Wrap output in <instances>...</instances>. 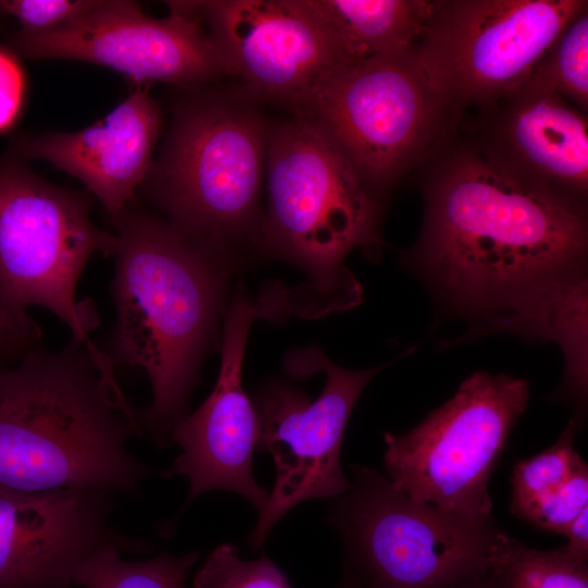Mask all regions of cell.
<instances>
[{
    "label": "cell",
    "mask_w": 588,
    "mask_h": 588,
    "mask_svg": "<svg viewBox=\"0 0 588 588\" xmlns=\"http://www.w3.org/2000/svg\"><path fill=\"white\" fill-rule=\"evenodd\" d=\"M452 132V131H451ZM451 132L421 163L424 222L408 260L473 335L553 341L587 357L583 199L523 170L483 137Z\"/></svg>",
    "instance_id": "6da1fadb"
},
{
    "label": "cell",
    "mask_w": 588,
    "mask_h": 588,
    "mask_svg": "<svg viewBox=\"0 0 588 588\" xmlns=\"http://www.w3.org/2000/svg\"><path fill=\"white\" fill-rule=\"evenodd\" d=\"M110 222L117 238L111 282L115 324L106 354L114 366L146 372L152 397L137 416L163 444L186 415L217 328L226 259L223 249L137 199Z\"/></svg>",
    "instance_id": "7a4b0ae2"
},
{
    "label": "cell",
    "mask_w": 588,
    "mask_h": 588,
    "mask_svg": "<svg viewBox=\"0 0 588 588\" xmlns=\"http://www.w3.org/2000/svg\"><path fill=\"white\" fill-rule=\"evenodd\" d=\"M135 411L70 338L0 366V485L22 491L90 489L136 495L151 470L126 449Z\"/></svg>",
    "instance_id": "3957f363"
},
{
    "label": "cell",
    "mask_w": 588,
    "mask_h": 588,
    "mask_svg": "<svg viewBox=\"0 0 588 588\" xmlns=\"http://www.w3.org/2000/svg\"><path fill=\"white\" fill-rule=\"evenodd\" d=\"M266 156L262 248L308 274L294 301L311 298V311L319 302L318 313L354 306L359 285L343 260L355 248L379 243L373 189L332 140L302 118L268 132Z\"/></svg>",
    "instance_id": "277c9868"
},
{
    "label": "cell",
    "mask_w": 588,
    "mask_h": 588,
    "mask_svg": "<svg viewBox=\"0 0 588 588\" xmlns=\"http://www.w3.org/2000/svg\"><path fill=\"white\" fill-rule=\"evenodd\" d=\"M24 161L15 154L0 158V291L21 313L40 306L56 315L118 389L114 365L90 336L98 324L93 303L76 298L88 260L113 256L115 235L93 222L87 191L52 184Z\"/></svg>",
    "instance_id": "5b68a950"
},
{
    "label": "cell",
    "mask_w": 588,
    "mask_h": 588,
    "mask_svg": "<svg viewBox=\"0 0 588 588\" xmlns=\"http://www.w3.org/2000/svg\"><path fill=\"white\" fill-rule=\"evenodd\" d=\"M353 475L328 520L364 588H449L490 569L504 531L492 516L466 518L419 502L365 466Z\"/></svg>",
    "instance_id": "8992f818"
},
{
    "label": "cell",
    "mask_w": 588,
    "mask_h": 588,
    "mask_svg": "<svg viewBox=\"0 0 588 588\" xmlns=\"http://www.w3.org/2000/svg\"><path fill=\"white\" fill-rule=\"evenodd\" d=\"M268 131L252 111L198 96L175 109L138 189L185 232L221 249L255 218Z\"/></svg>",
    "instance_id": "52a82bcc"
},
{
    "label": "cell",
    "mask_w": 588,
    "mask_h": 588,
    "mask_svg": "<svg viewBox=\"0 0 588 588\" xmlns=\"http://www.w3.org/2000/svg\"><path fill=\"white\" fill-rule=\"evenodd\" d=\"M297 109L371 189L422 163L454 126L412 50L340 62Z\"/></svg>",
    "instance_id": "ba28073f"
},
{
    "label": "cell",
    "mask_w": 588,
    "mask_h": 588,
    "mask_svg": "<svg viewBox=\"0 0 588 588\" xmlns=\"http://www.w3.org/2000/svg\"><path fill=\"white\" fill-rule=\"evenodd\" d=\"M583 0H441L413 48L424 77L454 124L466 109L489 112L527 79Z\"/></svg>",
    "instance_id": "9c48e42d"
},
{
    "label": "cell",
    "mask_w": 588,
    "mask_h": 588,
    "mask_svg": "<svg viewBox=\"0 0 588 588\" xmlns=\"http://www.w3.org/2000/svg\"><path fill=\"white\" fill-rule=\"evenodd\" d=\"M528 397L524 379L475 372L411 431L384 433L390 481L445 512L491 516L489 481Z\"/></svg>",
    "instance_id": "30bf717a"
},
{
    "label": "cell",
    "mask_w": 588,
    "mask_h": 588,
    "mask_svg": "<svg viewBox=\"0 0 588 588\" xmlns=\"http://www.w3.org/2000/svg\"><path fill=\"white\" fill-rule=\"evenodd\" d=\"M287 367L298 376L322 371L326 383L314 400L279 382L266 385L254 400L259 419L257 449L270 453L275 466L274 486L248 538L254 549L297 504L335 499L351 489L352 481L341 467L344 431L358 396L384 366L348 370L308 348L292 355Z\"/></svg>",
    "instance_id": "8fae6325"
},
{
    "label": "cell",
    "mask_w": 588,
    "mask_h": 588,
    "mask_svg": "<svg viewBox=\"0 0 588 588\" xmlns=\"http://www.w3.org/2000/svg\"><path fill=\"white\" fill-rule=\"evenodd\" d=\"M168 3L170 13L155 19L138 2L99 0L64 28L37 36L8 34V39L26 58L89 62L138 84L193 87L222 73L216 47L188 1Z\"/></svg>",
    "instance_id": "7c38bea8"
},
{
    "label": "cell",
    "mask_w": 588,
    "mask_h": 588,
    "mask_svg": "<svg viewBox=\"0 0 588 588\" xmlns=\"http://www.w3.org/2000/svg\"><path fill=\"white\" fill-rule=\"evenodd\" d=\"M207 24L223 72L249 93L296 108L333 66L347 60L307 0L188 1Z\"/></svg>",
    "instance_id": "4fadbf2b"
},
{
    "label": "cell",
    "mask_w": 588,
    "mask_h": 588,
    "mask_svg": "<svg viewBox=\"0 0 588 588\" xmlns=\"http://www.w3.org/2000/svg\"><path fill=\"white\" fill-rule=\"evenodd\" d=\"M272 294L253 302L238 292L226 310L221 365L216 385L201 405L172 429L181 454L172 471L188 478V501L204 492L226 490L246 498L258 512L268 494L253 475L259 439L255 405L242 384V362L250 324L275 311Z\"/></svg>",
    "instance_id": "5bb4252c"
},
{
    "label": "cell",
    "mask_w": 588,
    "mask_h": 588,
    "mask_svg": "<svg viewBox=\"0 0 588 588\" xmlns=\"http://www.w3.org/2000/svg\"><path fill=\"white\" fill-rule=\"evenodd\" d=\"M111 495L0 485V588H70L77 565L97 549L142 551L143 541L109 529Z\"/></svg>",
    "instance_id": "9a60e30c"
},
{
    "label": "cell",
    "mask_w": 588,
    "mask_h": 588,
    "mask_svg": "<svg viewBox=\"0 0 588 588\" xmlns=\"http://www.w3.org/2000/svg\"><path fill=\"white\" fill-rule=\"evenodd\" d=\"M162 124L159 105L138 84L103 119L76 132L15 139L13 154L42 159L78 179L110 219L137 199Z\"/></svg>",
    "instance_id": "2e32d148"
},
{
    "label": "cell",
    "mask_w": 588,
    "mask_h": 588,
    "mask_svg": "<svg viewBox=\"0 0 588 588\" xmlns=\"http://www.w3.org/2000/svg\"><path fill=\"white\" fill-rule=\"evenodd\" d=\"M492 109H500L499 117L482 137L523 170L583 199L588 187L584 112L555 94L523 88Z\"/></svg>",
    "instance_id": "e0dca14e"
},
{
    "label": "cell",
    "mask_w": 588,
    "mask_h": 588,
    "mask_svg": "<svg viewBox=\"0 0 588 588\" xmlns=\"http://www.w3.org/2000/svg\"><path fill=\"white\" fill-rule=\"evenodd\" d=\"M347 60L416 46L434 7L426 0H307Z\"/></svg>",
    "instance_id": "ac0fdd59"
},
{
    "label": "cell",
    "mask_w": 588,
    "mask_h": 588,
    "mask_svg": "<svg viewBox=\"0 0 588 588\" xmlns=\"http://www.w3.org/2000/svg\"><path fill=\"white\" fill-rule=\"evenodd\" d=\"M118 547L97 549L75 568L73 586L85 588H184L185 579L198 553L176 556L160 553L140 562L122 560Z\"/></svg>",
    "instance_id": "d6986e66"
},
{
    "label": "cell",
    "mask_w": 588,
    "mask_h": 588,
    "mask_svg": "<svg viewBox=\"0 0 588 588\" xmlns=\"http://www.w3.org/2000/svg\"><path fill=\"white\" fill-rule=\"evenodd\" d=\"M507 588H588L587 561L569 555L564 547L537 550L503 531L489 556Z\"/></svg>",
    "instance_id": "ffe728a7"
},
{
    "label": "cell",
    "mask_w": 588,
    "mask_h": 588,
    "mask_svg": "<svg viewBox=\"0 0 588 588\" xmlns=\"http://www.w3.org/2000/svg\"><path fill=\"white\" fill-rule=\"evenodd\" d=\"M517 88L555 94L584 112L588 107V14L580 12Z\"/></svg>",
    "instance_id": "44dd1931"
},
{
    "label": "cell",
    "mask_w": 588,
    "mask_h": 588,
    "mask_svg": "<svg viewBox=\"0 0 588 588\" xmlns=\"http://www.w3.org/2000/svg\"><path fill=\"white\" fill-rule=\"evenodd\" d=\"M576 427L574 420H569L552 446L515 464L511 479V513L514 516L562 487L587 465L574 448Z\"/></svg>",
    "instance_id": "7402d4cb"
},
{
    "label": "cell",
    "mask_w": 588,
    "mask_h": 588,
    "mask_svg": "<svg viewBox=\"0 0 588 588\" xmlns=\"http://www.w3.org/2000/svg\"><path fill=\"white\" fill-rule=\"evenodd\" d=\"M184 588H292L286 576L267 556L245 561L235 547L223 543L206 559L191 587Z\"/></svg>",
    "instance_id": "603a6c76"
},
{
    "label": "cell",
    "mask_w": 588,
    "mask_h": 588,
    "mask_svg": "<svg viewBox=\"0 0 588 588\" xmlns=\"http://www.w3.org/2000/svg\"><path fill=\"white\" fill-rule=\"evenodd\" d=\"M99 0H0V14L17 28L9 34L37 36L64 28L96 8Z\"/></svg>",
    "instance_id": "cb8c5ba5"
},
{
    "label": "cell",
    "mask_w": 588,
    "mask_h": 588,
    "mask_svg": "<svg viewBox=\"0 0 588 588\" xmlns=\"http://www.w3.org/2000/svg\"><path fill=\"white\" fill-rule=\"evenodd\" d=\"M588 507V467H581L562 487L532 502L515 516L544 531L562 534Z\"/></svg>",
    "instance_id": "d4e9b609"
},
{
    "label": "cell",
    "mask_w": 588,
    "mask_h": 588,
    "mask_svg": "<svg viewBox=\"0 0 588 588\" xmlns=\"http://www.w3.org/2000/svg\"><path fill=\"white\" fill-rule=\"evenodd\" d=\"M41 336L40 327L26 313L13 308L0 291V366L40 346Z\"/></svg>",
    "instance_id": "484cf974"
},
{
    "label": "cell",
    "mask_w": 588,
    "mask_h": 588,
    "mask_svg": "<svg viewBox=\"0 0 588 588\" xmlns=\"http://www.w3.org/2000/svg\"><path fill=\"white\" fill-rule=\"evenodd\" d=\"M24 94V75L16 59L0 48V131L15 120Z\"/></svg>",
    "instance_id": "4316f807"
},
{
    "label": "cell",
    "mask_w": 588,
    "mask_h": 588,
    "mask_svg": "<svg viewBox=\"0 0 588 588\" xmlns=\"http://www.w3.org/2000/svg\"><path fill=\"white\" fill-rule=\"evenodd\" d=\"M563 535L568 539L566 552L580 561L588 560V507L567 526Z\"/></svg>",
    "instance_id": "83f0119b"
},
{
    "label": "cell",
    "mask_w": 588,
    "mask_h": 588,
    "mask_svg": "<svg viewBox=\"0 0 588 588\" xmlns=\"http://www.w3.org/2000/svg\"><path fill=\"white\" fill-rule=\"evenodd\" d=\"M449 588H507V586L503 583L501 577L490 568L480 575Z\"/></svg>",
    "instance_id": "f1b7e54d"
},
{
    "label": "cell",
    "mask_w": 588,
    "mask_h": 588,
    "mask_svg": "<svg viewBox=\"0 0 588 588\" xmlns=\"http://www.w3.org/2000/svg\"><path fill=\"white\" fill-rule=\"evenodd\" d=\"M335 588H364L357 576L344 565L341 579Z\"/></svg>",
    "instance_id": "f546056e"
}]
</instances>
